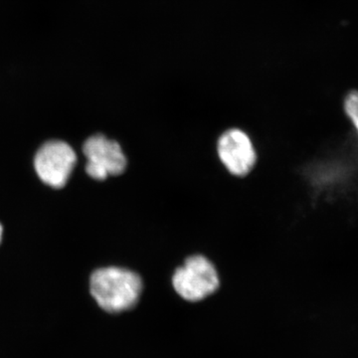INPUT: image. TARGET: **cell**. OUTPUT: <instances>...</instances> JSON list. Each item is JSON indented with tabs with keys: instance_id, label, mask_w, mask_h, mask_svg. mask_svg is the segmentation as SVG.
Here are the masks:
<instances>
[{
	"instance_id": "5",
	"label": "cell",
	"mask_w": 358,
	"mask_h": 358,
	"mask_svg": "<svg viewBox=\"0 0 358 358\" xmlns=\"http://www.w3.org/2000/svg\"><path fill=\"white\" fill-rule=\"evenodd\" d=\"M217 150L224 166L234 176H247L255 166V148L249 136L241 129L225 131L219 138Z\"/></svg>"
},
{
	"instance_id": "3",
	"label": "cell",
	"mask_w": 358,
	"mask_h": 358,
	"mask_svg": "<svg viewBox=\"0 0 358 358\" xmlns=\"http://www.w3.org/2000/svg\"><path fill=\"white\" fill-rule=\"evenodd\" d=\"M76 162V154L68 143L50 141L44 143L35 155V171L46 185L62 188L67 183Z\"/></svg>"
},
{
	"instance_id": "1",
	"label": "cell",
	"mask_w": 358,
	"mask_h": 358,
	"mask_svg": "<svg viewBox=\"0 0 358 358\" xmlns=\"http://www.w3.org/2000/svg\"><path fill=\"white\" fill-rule=\"evenodd\" d=\"M90 292L105 312L119 313L136 307L143 292V281L128 268H101L91 275Z\"/></svg>"
},
{
	"instance_id": "4",
	"label": "cell",
	"mask_w": 358,
	"mask_h": 358,
	"mask_svg": "<svg viewBox=\"0 0 358 358\" xmlns=\"http://www.w3.org/2000/svg\"><path fill=\"white\" fill-rule=\"evenodd\" d=\"M87 159L86 173L96 180H103L110 176H120L126 171L127 157L121 145L103 134H95L84 143Z\"/></svg>"
},
{
	"instance_id": "2",
	"label": "cell",
	"mask_w": 358,
	"mask_h": 358,
	"mask_svg": "<svg viewBox=\"0 0 358 358\" xmlns=\"http://www.w3.org/2000/svg\"><path fill=\"white\" fill-rule=\"evenodd\" d=\"M176 293L188 301H199L215 293L219 288V275L213 264L204 256L186 259L185 265L173 277Z\"/></svg>"
},
{
	"instance_id": "6",
	"label": "cell",
	"mask_w": 358,
	"mask_h": 358,
	"mask_svg": "<svg viewBox=\"0 0 358 358\" xmlns=\"http://www.w3.org/2000/svg\"><path fill=\"white\" fill-rule=\"evenodd\" d=\"M345 114L352 122L358 133V91H352L345 99Z\"/></svg>"
},
{
	"instance_id": "7",
	"label": "cell",
	"mask_w": 358,
	"mask_h": 358,
	"mask_svg": "<svg viewBox=\"0 0 358 358\" xmlns=\"http://www.w3.org/2000/svg\"><path fill=\"white\" fill-rule=\"evenodd\" d=\"M1 237H2V226H1V224H0V242H1Z\"/></svg>"
}]
</instances>
